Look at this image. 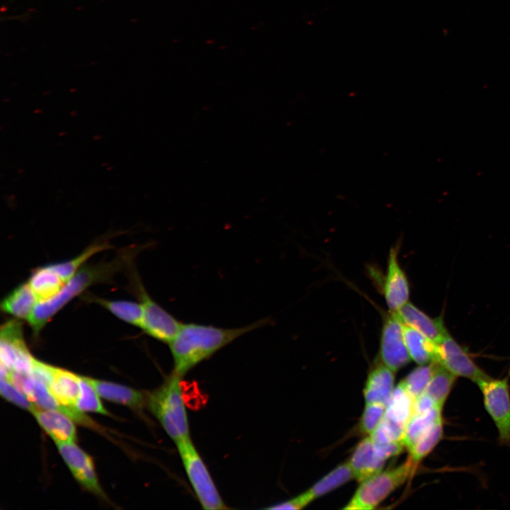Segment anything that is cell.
<instances>
[{
  "instance_id": "8fae6325",
  "label": "cell",
  "mask_w": 510,
  "mask_h": 510,
  "mask_svg": "<svg viewBox=\"0 0 510 510\" xmlns=\"http://www.w3.org/2000/svg\"><path fill=\"white\" fill-rule=\"evenodd\" d=\"M60 454L78 482L89 492L103 497L93 460L74 442L56 443Z\"/></svg>"
},
{
  "instance_id": "603a6c76",
  "label": "cell",
  "mask_w": 510,
  "mask_h": 510,
  "mask_svg": "<svg viewBox=\"0 0 510 510\" xmlns=\"http://www.w3.org/2000/svg\"><path fill=\"white\" fill-rule=\"evenodd\" d=\"M89 300L100 305L123 322L139 327L142 325L144 310L140 302L108 300L97 297L90 298Z\"/></svg>"
},
{
  "instance_id": "4dcf8cb0",
  "label": "cell",
  "mask_w": 510,
  "mask_h": 510,
  "mask_svg": "<svg viewBox=\"0 0 510 510\" xmlns=\"http://www.w3.org/2000/svg\"><path fill=\"white\" fill-rule=\"evenodd\" d=\"M385 408L386 405L382 403H366L360 422L364 434L370 436L375 431L384 417Z\"/></svg>"
},
{
  "instance_id": "52a82bcc",
  "label": "cell",
  "mask_w": 510,
  "mask_h": 510,
  "mask_svg": "<svg viewBox=\"0 0 510 510\" xmlns=\"http://www.w3.org/2000/svg\"><path fill=\"white\" fill-rule=\"evenodd\" d=\"M381 362L396 372L412 360L403 336V322L396 312L385 315L380 341Z\"/></svg>"
},
{
  "instance_id": "f546056e",
  "label": "cell",
  "mask_w": 510,
  "mask_h": 510,
  "mask_svg": "<svg viewBox=\"0 0 510 510\" xmlns=\"http://www.w3.org/2000/svg\"><path fill=\"white\" fill-rule=\"evenodd\" d=\"M99 397L89 378L81 376L80 393L76 403V409L81 412H91L104 415L108 414Z\"/></svg>"
},
{
  "instance_id": "5bb4252c",
  "label": "cell",
  "mask_w": 510,
  "mask_h": 510,
  "mask_svg": "<svg viewBox=\"0 0 510 510\" xmlns=\"http://www.w3.org/2000/svg\"><path fill=\"white\" fill-rule=\"evenodd\" d=\"M81 377L67 370L56 367L48 387L57 401L76 416V422L92 428L95 425L91 420L76 408L81 390Z\"/></svg>"
},
{
  "instance_id": "4fadbf2b",
  "label": "cell",
  "mask_w": 510,
  "mask_h": 510,
  "mask_svg": "<svg viewBox=\"0 0 510 510\" xmlns=\"http://www.w3.org/2000/svg\"><path fill=\"white\" fill-rule=\"evenodd\" d=\"M383 295L390 312H397L409 302V284L398 259V248L392 247L387 258Z\"/></svg>"
},
{
  "instance_id": "7402d4cb",
  "label": "cell",
  "mask_w": 510,
  "mask_h": 510,
  "mask_svg": "<svg viewBox=\"0 0 510 510\" xmlns=\"http://www.w3.org/2000/svg\"><path fill=\"white\" fill-rule=\"evenodd\" d=\"M65 283L47 265L35 268L28 281L39 301L47 300L54 297Z\"/></svg>"
},
{
  "instance_id": "5b68a950",
  "label": "cell",
  "mask_w": 510,
  "mask_h": 510,
  "mask_svg": "<svg viewBox=\"0 0 510 510\" xmlns=\"http://www.w3.org/2000/svg\"><path fill=\"white\" fill-rule=\"evenodd\" d=\"M175 444L188 481L202 508L206 510L228 509L191 437Z\"/></svg>"
},
{
  "instance_id": "9a60e30c",
  "label": "cell",
  "mask_w": 510,
  "mask_h": 510,
  "mask_svg": "<svg viewBox=\"0 0 510 510\" xmlns=\"http://www.w3.org/2000/svg\"><path fill=\"white\" fill-rule=\"evenodd\" d=\"M402 322L437 344L449 333L441 317L432 318L408 302L396 312Z\"/></svg>"
},
{
  "instance_id": "9c48e42d",
  "label": "cell",
  "mask_w": 510,
  "mask_h": 510,
  "mask_svg": "<svg viewBox=\"0 0 510 510\" xmlns=\"http://www.w3.org/2000/svg\"><path fill=\"white\" fill-rule=\"evenodd\" d=\"M414 402L401 381L394 388L378 426L390 439L403 443L406 426L413 414Z\"/></svg>"
},
{
  "instance_id": "6da1fadb",
  "label": "cell",
  "mask_w": 510,
  "mask_h": 510,
  "mask_svg": "<svg viewBox=\"0 0 510 510\" xmlns=\"http://www.w3.org/2000/svg\"><path fill=\"white\" fill-rule=\"evenodd\" d=\"M268 323V318L236 328L194 322L182 323L175 336L168 344L174 361L173 372L183 378L198 364L239 336Z\"/></svg>"
},
{
  "instance_id": "e0dca14e",
  "label": "cell",
  "mask_w": 510,
  "mask_h": 510,
  "mask_svg": "<svg viewBox=\"0 0 510 510\" xmlns=\"http://www.w3.org/2000/svg\"><path fill=\"white\" fill-rule=\"evenodd\" d=\"M385 460L376 453L369 436L361 441L354 449L348 463L355 479L363 481L382 470Z\"/></svg>"
},
{
  "instance_id": "1f68e13d",
  "label": "cell",
  "mask_w": 510,
  "mask_h": 510,
  "mask_svg": "<svg viewBox=\"0 0 510 510\" xmlns=\"http://www.w3.org/2000/svg\"><path fill=\"white\" fill-rule=\"evenodd\" d=\"M0 392L9 402L32 413L36 408L34 404L8 379L1 377Z\"/></svg>"
},
{
  "instance_id": "d4e9b609",
  "label": "cell",
  "mask_w": 510,
  "mask_h": 510,
  "mask_svg": "<svg viewBox=\"0 0 510 510\" xmlns=\"http://www.w3.org/2000/svg\"><path fill=\"white\" fill-rule=\"evenodd\" d=\"M435 361L433 375L425 390L426 393L440 408H443L457 378L438 361Z\"/></svg>"
},
{
  "instance_id": "83f0119b",
  "label": "cell",
  "mask_w": 510,
  "mask_h": 510,
  "mask_svg": "<svg viewBox=\"0 0 510 510\" xmlns=\"http://www.w3.org/2000/svg\"><path fill=\"white\" fill-rule=\"evenodd\" d=\"M443 436V420L436 422L426 430L409 448V458L419 463L437 445Z\"/></svg>"
},
{
  "instance_id": "484cf974",
  "label": "cell",
  "mask_w": 510,
  "mask_h": 510,
  "mask_svg": "<svg viewBox=\"0 0 510 510\" xmlns=\"http://www.w3.org/2000/svg\"><path fill=\"white\" fill-rule=\"evenodd\" d=\"M353 479H355V477L348 462H347L338 465L307 491L314 500Z\"/></svg>"
},
{
  "instance_id": "ba28073f",
  "label": "cell",
  "mask_w": 510,
  "mask_h": 510,
  "mask_svg": "<svg viewBox=\"0 0 510 510\" xmlns=\"http://www.w3.org/2000/svg\"><path fill=\"white\" fill-rule=\"evenodd\" d=\"M436 361L457 377L468 378L476 384L490 377L450 334L436 344Z\"/></svg>"
},
{
  "instance_id": "836d02e7",
  "label": "cell",
  "mask_w": 510,
  "mask_h": 510,
  "mask_svg": "<svg viewBox=\"0 0 510 510\" xmlns=\"http://www.w3.org/2000/svg\"><path fill=\"white\" fill-rule=\"evenodd\" d=\"M509 374L510 375V367H509Z\"/></svg>"
},
{
  "instance_id": "ac0fdd59",
  "label": "cell",
  "mask_w": 510,
  "mask_h": 510,
  "mask_svg": "<svg viewBox=\"0 0 510 510\" xmlns=\"http://www.w3.org/2000/svg\"><path fill=\"white\" fill-rule=\"evenodd\" d=\"M395 373L382 363L370 371L363 390L366 403L387 404L395 388Z\"/></svg>"
},
{
  "instance_id": "7a4b0ae2",
  "label": "cell",
  "mask_w": 510,
  "mask_h": 510,
  "mask_svg": "<svg viewBox=\"0 0 510 510\" xmlns=\"http://www.w3.org/2000/svg\"><path fill=\"white\" fill-rule=\"evenodd\" d=\"M181 378L172 372L161 386L147 395L146 406L175 443L190 437Z\"/></svg>"
},
{
  "instance_id": "f1b7e54d",
  "label": "cell",
  "mask_w": 510,
  "mask_h": 510,
  "mask_svg": "<svg viewBox=\"0 0 510 510\" xmlns=\"http://www.w3.org/2000/svg\"><path fill=\"white\" fill-rule=\"evenodd\" d=\"M434 368L435 361L419 365L402 381L407 392L414 400L425 392Z\"/></svg>"
},
{
  "instance_id": "44dd1931",
  "label": "cell",
  "mask_w": 510,
  "mask_h": 510,
  "mask_svg": "<svg viewBox=\"0 0 510 510\" xmlns=\"http://www.w3.org/2000/svg\"><path fill=\"white\" fill-rule=\"evenodd\" d=\"M403 336L412 360L419 365L436 361V344L424 334L403 323Z\"/></svg>"
},
{
  "instance_id": "2e32d148",
  "label": "cell",
  "mask_w": 510,
  "mask_h": 510,
  "mask_svg": "<svg viewBox=\"0 0 510 510\" xmlns=\"http://www.w3.org/2000/svg\"><path fill=\"white\" fill-rule=\"evenodd\" d=\"M32 414L55 443L75 441L76 429L74 420L69 415L57 410L40 408H36Z\"/></svg>"
},
{
  "instance_id": "ffe728a7",
  "label": "cell",
  "mask_w": 510,
  "mask_h": 510,
  "mask_svg": "<svg viewBox=\"0 0 510 510\" xmlns=\"http://www.w3.org/2000/svg\"><path fill=\"white\" fill-rule=\"evenodd\" d=\"M38 301L27 283L20 285L6 296L1 302V307L4 312L13 317L28 320Z\"/></svg>"
},
{
  "instance_id": "d6986e66",
  "label": "cell",
  "mask_w": 510,
  "mask_h": 510,
  "mask_svg": "<svg viewBox=\"0 0 510 510\" xmlns=\"http://www.w3.org/2000/svg\"><path fill=\"white\" fill-rule=\"evenodd\" d=\"M89 379L99 396L106 400L137 411L147 405V395L140 391L115 382Z\"/></svg>"
},
{
  "instance_id": "4316f807",
  "label": "cell",
  "mask_w": 510,
  "mask_h": 510,
  "mask_svg": "<svg viewBox=\"0 0 510 510\" xmlns=\"http://www.w3.org/2000/svg\"><path fill=\"white\" fill-rule=\"evenodd\" d=\"M109 247L108 244H93L77 256L66 261L48 264L47 266L56 272L64 281H68L80 268L81 266L94 254Z\"/></svg>"
},
{
  "instance_id": "d6a6232c",
  "label": "cell",
  "mask_w": 510,
  "mask_h": 510,
  "mask_svg": "<svg viewBox=\"0 0 510 510\" xmlns=\"http://www.w3.org/2000/svg\"><path fill=\"white\" fill-rule=\"evenodd\" d=\"M312 499L310 497V494L307 491H305V492L296 496L295 497L278 503L276 504L273 506H270L268 507H266L267 509H273V510H278V509H301L306 506L307 504H309L311 502H312Z\"/></svg>"
},
{
  "instance_id": "cb8c5ba5",
  "label": "cell",
  "mask_w": 510,
  "mask_h": 510,
  "mask_svg": "<svg viewBox=\"0 0 510 510\" xmlns=\"http://www.w3.org/2000/svg\"><path fill=\"white\" fill-rule=\"evenodd\" d=\"M442 409L435 407L421 413H414L409 420L404 431L403 444L410 448L417 439L431 426L442 421Z\"/></svg>"
},
{
  "instance_id": "3957f363",
  "label": "cell",
  "mask_w": 510,
  "mask_h": 510,
  "mask_svg": "<svg viewBox=\"0 0 510 510\" xmlns=\"http://www.w3.org/2000/svg\"><path fill=\"white\" fill-rule=\"evenodd\" d=\"M115 261L81 268L60 292L47 300L38 301L28 319L33 334L38 335L51 318L74 298L94 283L110 278L118 267Z\"/></svg>"
},
{
  "instance_id": "7c38bea8",
  "label": "cell",
  "mask_w": 510,
  "mask_h": 510,
  "mask_svg": "<svg viewBox=\"0 0 510 510\" xmlns=\"http://www.w3.org/2000/svg\"><path fill=\"white\" fill-rule=\"evenodd\" d=\"M1 368L11 370L29 362L33 356L23 339L21 324L16 320L5 322L1 328Z\"/></svg>"
},
{
  "instance_id": "8992f818",
  "label": "cell",
  "mask_w": 510,
  "mask_h": 510,
  "mask_svg": "<svg viewBox=\"0 0 510 510\" xmlns=\"http://www.w3.org/2000/svg\"><path fill=\"white\" fill-rule=\"evenodd\" d=\"M485 409L493 419L500 443L510 445V390L507 378L489 377L477 383Z\"/></svg>"
},
{
  "instance_id": "30bf717a",
  "label": "cell",
  "mask_w": 510,
  "mask_h": 510,
  "mask_svg": "<svg viewBox=\"0 0 510 510\" xmlns=\"http://www.w3.org/2000/svg\"><path fill=\"white\" fill-rule=\"evenodd\" d=\"M138 291L144 310L141 328L147 335L168 344L182 322L153 300L141 285H139Z\"/></svg>"
},
{
  "instance_id": "277c9868",
  "label": "cell",
  "mask_w": 510,
  "mask_h": 510,
  "mask_svg": "<svg viewBox=\"0 0 510 510\" xmlns=\"http://www.w3.org/2000/svg\"><path fill=\"white\" fill-rule=\"evenodd\" d=\"M416 465L417 463L409 458L404 463L396 468L381 470L361 481L344 509L351 510L375 509L412 476Z\"/></svg>"
}]
</instances>
